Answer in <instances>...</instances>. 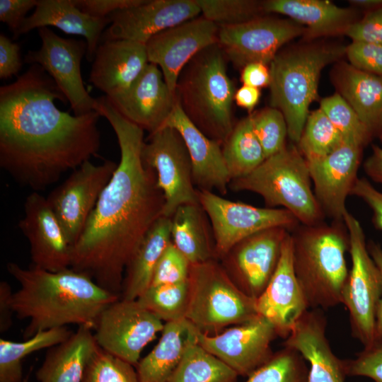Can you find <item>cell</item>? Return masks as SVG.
<instances>
[{
    "mask_svg": "<svg viewBox=\"0 0 382 382\" xmlns=\"http://www.w3.org/2000/svg\"><path fill=\"white\" fill-rule=\"evenodd\" d=\"M93 110L107 119L120 159L71 248V268L120 297L125 268L156 221L165 199L155 171L141 158L144 129L126 119L105 96Z\"/></svg>",
    "mask_w": 382,
    "mask_h": 382,
    "instance_id": "cell-1",
    "label": "cell"
},
{
    "mask_svg": "<svg viewBox=\"0 0 382 382\" xmlns=\"http://www.w3.org/2000/svg\"><path fill=\"white\" fill-rule=\"evenodd\" d=\"M55 100L68 102L38 64L0 88V166L33 192L90 161L100 146V115H71Z\"/></svg>",
    "mask_w": 382,
    "mask_h": 382,
    "instance_id": "cell-2",
    "label": "cell"
},
{
    "mask_svg": "<svg viewBox=\"0 0 382 382\" xmlns=\"http://www.w3.org/2000/svg\"><path fill=\"white\" fill-rule=\"evenodd\" d=\"M6 269L20 285L12 296L14 313L29 320L24 339L69 324L93 330L103 311L120 298L71 267L50 272L8 262Z\"/></svg>",
    "mask_w": 382,
    "mask_h": 382,
    "instance_id": "cell-3",
    "label": "cell"
},
{
    "mask_svg": "<svg viewBox=\"0 0 382 382\" xmlns=\"http://www.w3.org/2000/svg\"><path fill=\"white\" fill-rule=\"evenodd\" d=\"M290 233L294 272L309 308L327 309L342 303L349 248L344 222L299 224Z\"/></svg>",
    "mask_w": 382,
    "mask_h": 382,
    "instance_id": "cell-4",
    "label": "cell"
},
{
    "mask_svg": "<svg viewBox=\"0 0 382 382\" xmlns=\"http://www.w3.org/2000/svg\"><path fill=\"white\" fill-rule=\"evenodd\" d=\"M226 57L218 43L194 57L181 71L175 96L186 116L221 145L231 134L236 88L227 74Z\"/></svg>",
    "mask_w": 382,
    "mask_h": 382,
    "instance_id": "cell-5",
    "label": "cell"
},
{
    "mask_svg": "<svg viewBox=\"0 0 382 382\" xmlns=\"http://www.w3.org/2000/svg\"><path fill=\"white\" fill-rule=\"evenodd\" d=\"M345 53L343 45L311 42L279 51L270 63V107L282 112L294 142L299 141L309 106L318 97L321 71Z\"/></svg>",
    "mask_w": 382,
    "mask_h": 382,
    "instance_id": "cell-6",
    "label": "cell"
},
{
    "mask_svg": "<svg viewBox=\"0 0 382 382\" xmlns=\"http://www.w3.org/2000/svg\"><path fill=\"white\" fill-rule=\"evenodd\" d=\"M308 164L297 146L286 145L250 174L231 180L228 189L259 195L267 207L282 208L303 225L324 221L325 214L312 189Z\"/></svg>",
    "mask_w": 382,
    "mask_h": 382,
    "instance_id": "cell-7",
    "label": "cell"
},
{
    "mask_svg": "<svg viewBox=\"0 0 382 382\" xmlns=\"http://www.w3.org/2000/svg\"><path fill=\"white\" fill-rule=\"evenodd\" d=\"M185 318L199 332L216 335L257 316L256 299L240 290L219 260L190 265Z\"/></svg>",
    "mask_w": 382,
    "mask_h": 382,
    "instance_id": "cell-8",
    "label": "cell"
},
{
    "mask_svg": "<svg viewBox=\"0 0 382 382\" xmlns=\"http://www.w3.org/2000/svg\"><path fill=\"white\" fill-rule=\"evenodd\" d=\"M343 222L349 235L352 265L342 303L349 313L352 336L366 347L376 339V313L382 297V276L369 254L359 220L347 210Z\"/></svg>",
    "mask_w": 382,
    "mask_h": 382,
    "instance_id": "cell-9",
    "label": "cell"
},
{
    "mask_svg": "<svg viewBox=\"0 0 382 382\" xmlns=\"http://www.w3.org/2000/svg\"><path fill=\"white\" fill-rule=\"evenodd\" d=\"M141 158L155 171L158 186L163 193V216L170 218L181 205L199 203L190 157L175 129L163 126L149 134L142 146Z\"/></svg>",
    "mask_w": 382,
    "mask_h": 382,
    "instance_id": "cell-10",
    "label": "cell"
},
{
    "mask_svg": "<svg viewBox=\"0 0 382 382\" xmlns=\"http://www.w3.org/2000/svg\"><path fill=\"white\" fill-rule=\"evenodd\" d=\"M198 197L212 227L218 260L236 243L255 233L273 227H284L291 232L301 224L285 209L257 207L207 190H198Z\"/></svg>",
    "mask_w": 382,
    "mask_h": 382,
    "instance_id": "cell-11",
    "label": "cell"
},
{
    "mask_svg": "<svg viewBox=\"0 0 382 382\" xmlns=\"http://www.w3.org/2000/svg\"><path fill=\"white\" fill-rule=\"evenodd\" d=\"M164 323L137 300L120 298L103 311L94 336L100 348L136 366L144 348L161 332Z\"/></svg>",
    "mask_w": 382,
    "mask_h": 382,
    "instance_id": "cell-12",
    "label": "cell"
},
{
    "mask_svg": "<svg viewBox=\"0 0 382 382\" xmlns=\"http://www.w3.org/2000/svg\"><path fill=\"white\" fill-rule=\"evenodd\" d=\"M117 163L87 161L46 197L71 246L80 237L96 203L110 180Z\"/></svg>",
    "mask_w": 382,
    "mask_h": 382,
    "instance_id": "cell-13",
    "label": "cell"
},
{
    "mask_svg": "<svg viewBox=\"0 0 382 382\" xmlns=\"http://www.w3.org/2000/svg\"><path fill=\"white\" fill-rule=\"evenodd\" d=\"M306 33L304 26L291 19L262 16L239 25L219 26L218 44L226 59L242 69L253 62L270 65L284 44Z\"/></svg>",
    "mask_w": 382,
    "mask_h": 382,
    "instance_id": "cell-14",
    "label": "cell"
},
{
    "mask_svg": "<svg viewBox=\"0 0 382 382\" xmlns=\"http://www.w3.org/2000/svg\"><path fill=\"white\" fill-rule=\"evenodd\" d=\"M38 35L41 46L28 51L25 62L38 64L48 74L70 103L74 115L93 111L95 98L86 91L81 73L86 42L62 37L47 27L38 28Z\"/></svg>",
    "mask_w": 382,
    "mask_h": 382,
    "instance_id": "cell-15",
    "label": "cell"
},
{
    "mask_svg": "<svg viewBox=\"0 0 382 382\" xmlns=\"http://www.w3.org/2000/svg\"><path fill=\"white\" fill-rule=\"evenodd\" d=\"M289 232L284 227L260 231L236 243L219 260L244 294L257 299L264 291L278 265Z\"/></svg>",
    "mask_w": 382,
    "mask_h": 382,
    "instance_id": "cell-16",
    "label": "cell"
},
{
    "mask_svg": "<svg viewBox=\"0 0 382 382\" xmlns=\"http://www.w3.org/2000/svg\"><path fill=\"white\" fill-rule=\"evenodd\" d=\"M277 336L274 325L259 315L216 335L198 331L197 341L239 376L248 377L272 357L271 344Z\"/></svg>",
    "mask_w": 382,
    "mask_h": 382,
    "instance_id": "cell-17",
    "label": "cell"
},
{
    "mask_svg": "<svg viewBox=\"0 0 382 382\" xmlns=\"http://www.w3.org/2000/svg\"><path fill=\"white\" fill-rule=\"evenodd\" d=\"M218 33L219 25L202 16L165 30L146 42L149 62L160 67L173 93L183 69L199 52L218 43Z\"/></svg>",
    "mask_w": 382,
    "mask_h": 382,
    "instance_id": "cell-18",
    "label": "cell"
},
{
    "mask_svg": "<svg viewBox=\"0 0 382 382\" xmlns=\"http://www.w3.org/2000/svg\"><path fill=\"white\" fill-rule=\"evenodd\" d=\"M18 226L28 239L32 267L50 272L71 267L72 246L45 197L38 192L27 196Z\"/></svg>",
    "mask_w": 382,
    "mask_h": 382,
    "instance_id": "cell-19",
    "label": "cell"
},
{
    "mask_svg": "<svg viewBox=\"0 0 382 382\" xmlns=\"http://www.w3.org/2000/svg\"><path fill=\"white\" fill-rule=\"evenodd\" d=\"M201 13L195 0H145L110 14L100 42L125 40L146 45L156 34Z\"/></svg>",
    "mask_w": 382,
    "mask_h": 382,
    "instance_id": "cell-20",
    "label": "cell"
},
{
    "mask_svg": "<svg viewBox=\"0 0 382 382\" xmlns=\"http://www.w3.org/2000/svg\"><path fill=\"white\" fill-rule=\"evenodd\" d=\"M363 147L344 142L330 154L307 161L315 196L335 221H343L346 200L357 180Z\"/></svg>",
    "mask_w": 382,
    "mask_h": 382,
    "instance_id": "cell-21",
    "label": "cell"
},
{
    "mask_svg": "<svg viewBox=\"0 0 382 382\" xmlns=\"http://www.w3.org/2000/svg\"><path fill=\"white\" fill-rule=\"evenodd\" d=\"M309 306L294 272L292 243L289 232L283 243L278 265L262 294L256 299L257 313L286 339Z\"/></svg>",
    "mask_w": 382,
    "mask_h": 382,
    "instance_id": "cell-22",
    "label": "cell"
},
{
    "mask_svg": "<svg viewBox=\"0 0 382 382\" xmlns=\"http://www.w3.org/2000/svg\"><path fill=\"white\" fill-rule=\"evenodd\" d=\"M108 98L122 115L149 134L163 126L175 103L160 68L151 63L128 89Z\"/></svg>",
    "mask_w": 382,
    "mask_h": 382,
    "instance_id": "cell-23",
    "label": "cell"
},
{
    "mask_svg": "<svg viewBox=\"0 0 382 382\" xmlns=\"http://www.w3.org/2000/svg\"><path fill=\"white\" fill-rule=\"evenodd\" d=\"M163 126L175 129L182 136L190 157L196 188L212 192L216 190L220 195H226L231 180L222 145L208 137L190 121L176 96L173 110Z\"/></svg>",
    "mask_w": 382,
    "mask_h": 382,
    "instance_id": "cell-24",
    "label": "cell"
},
{
    "mask_svg": "<svg viewBox=\"0 0 382 382\" xmlns=\"http://www.w3.org/2000/svg\"><path fill=\"white\" fill-rule=\"evenodd\" d=\"M321 309L308 310L285 339L284 346L299 352L308 362L307 382H345L344 360L332 351Z\"/></svg>",
    "mask_w": 382,
    "mask_h": 382,
    "instance_id": "cell-25",
    "label": "cell"
},
{
    "mask_svg": "<svg viewBox=\"0 0 382 382\" xmlns=\"http://www.w3.org/2000/svg\"><path fill=\"white\" fill-rule=\"evenodd\" d=\"M149 63L144 44L125 40L101 42L89 82L105 96L112 98L128 89Z\"/></svg>",
    "mask_w": 382,
    "mask_h": 382,
    "instance_id": "cell-26",
    "label": "cell"
},
{
    "mask_svg": "<svg viewBox=\"0 0 382 382\" xmlns=\"http://www.w3.org/2000/svg\"><path fill=\"white\" fill-rule=\"evenodd\" d=\"M110 23L109 17L96 18L83 13L73 0H38L34 12L25 18L13 37L37 28L54 26L66 34L83 37L86 59L93 62L105 28Z\"/></svg>",
    "mask_w": 382,
    "mask_h": 382,
    "instance_id": "cell-27",
    "label": "cell"
},
{
    "mask_svg": "<svg viewBox=\"0 0 382 382\" xmlns=\"http://www.w3.org/2000/svg\"><path fill=\"white\" fill-rule=\"evenodd\" d=\"M265 13L285 15L306 28L305 39L345 34L359 19L357 8H343L324 0L262 1Z\"/></svg>",
    "mask_w": 382,
    "mask_h": 382,
    "instance_id": "cell-28",
    "label": "cell"
},
{
    "mask_svg": "<svg viewBox=\"0 0 382 382\" xmlns=\"http://www.w3.org/2000/svg\"><path fill=\"white\" fill-rule=\"evenodd\" d=\"M333 82L372 137L382 131V76L367 73L347 62L332 70Z\"/></svg>",
    "mask_w": 382,
    "mask_h": 382,
    "instance_id": "cell-29",
    "label": "cell"
},
{
    "mask_svg": "<svg viewBox=\"0 0 382 382\" xmlns=\"http://www.w3.org/2000/svg\"><path fill=\"white\" fill-rule=\"evenodd\" d=\"M93 330L80 326L69 337L48 349L35 374L39 382H82L98 349Z\"/></svg>",
    "mask_w": 382,
    "mask_h": 382,
    "instance_id": "cell-30",
    "label": "cell"
},
{
    "mask_svg": "<svg viewBox=\"0 0 382 382\" xmlns=\"http://www.w3.org/2000/svg\"><path fill=\"white\" fill-rule=\"evenodd\" d=\"M198 331L187 319L165 323L157 345L135 366L139 382H166Z\"/></svg>",
    "mask_w": 382,
    "mask_h": 382,
    "instance_id": "cell-31",
    "label": "cell"
},
{
    "mask_svg": "<svg viewBox=\"0 0 382 382\" xmlns=\"http://www.w3.org/2000/svg\"><path fill=\"white\" fill-rule=\"evenodd\" d=\"M171 242V219L162 216L150 228L128 262L120 299L137 300L149 288L156 265Z\"/></svg>",
    "mask_w": 382,
    "mask_h": 382,
    "instance_id": "cell-32",
    "label": "cell"
},
{
    "mask_svg": "<svg viewBox=\"0 0 382 382\" xmlns=\"http://www.w3.org/2000/svg\"><path fill=\"white\" fill-rule=\"evenodd\" d=\"M171 219V241L191 265L216 260L209 217L199 203L178 207Z\"/></svg>",
    "mask_w": 382,
    "mask_h": 382,
    "instance_id": "cell-33",
    "label": "cell"
},
{
    "mask_svg": "<svg viewBox=\"0 0 382 382\" xmlns=\"http://www.w3.org/2000/svg\"><path fill=\"white\" fill-rule=\"evenodd\" d=\"M222 153L231 180L250 174L265 160L250 114L235 124L222 144Z\"/></svg>",
    "mask_w": 382,
    "mask_h": 382,
    "instance_id": "cell-34",
    "label": "cell"
},
{
    "mask_svg": "<svg viewBox=\"0 0 382 382\" xmlns=\"http://www.w3.org/2000/svg\"><path fill=\"white\" fill-rule=\"evenodd\" d=\"M73 333L66 327L38 332L22 342L0 339V382H23L22 361L28 355L52 347Z\"/></svg>",
    "mask_w": 382,
    "mask_h": 382,
    "instance_id": "cell-35",
    "label": "cell"
},
{
    "mask_svg": "<svg viewBox=\"0 0 382 382\" xmlns=\"http://www.w3.org/2000/svg\"><path fill=\"white\" fill-rule=\"evenodd\" d=\"M238 376L203 348L197 336L189 343L180 362L166 382H238Z\"/></svg>",
    "mask_w": 382,
    "mask_h": 382,
    "instance_id": "cell-36",
    "label": "cell"
},
{
    "mask_svg": "<svg viewBox=\"0 0 382 382\" xmlns=\"http://www.w3.org/2000/svg\"><path fill=\"white\" fill-rule=\"evenodd\" d=\"M344 143L340 133L324 112H309L297 147L307 161L323 158Z\"/></svg>",
    "mask_w": 382,
    "mask_h": 382,
    "instance_id": "cell-37",
    "label": "cell"
},
{
    "mask_svg": "<svg viewBox=\"0 0 382 382\" xmlns=\"http://www.w3.org/2000/svg\"><path fill=\"white\" fill-rule=\"evenodd\" d=\"M187 281L178 284L151 286L137 300L163 323L186 319Z\"/></svg>",
    "mask_w": 382,
    "mask_h": 382,
    "instance_id": "cell-38",
    "label": "cell"
},
{
    "mask_svg": "<svg viewBox=\"0 0 382 382\" xmlns=\"http://www.w3.org/2000/svg\"><path fill=\"white\" fill-rule=\"evenodd\" d=\"M306 361L296 349L284 346L247 377L245 382H307Z\"/></svg>",
    "mask_w": 382,
    "mask_h": 382,
    "instance_id": "cell-39",
    "label": "cell"
},
{
    "mask_svg": "<svg viewBox=\"0 0 382 382\" xmlns=\"http://www.w3.org/2000/svg\"><path fill=\"white\" fill-rule=\"evenodd\" d=\"M319 108L340 133L344 142L364 147L373 138L356 112L340 93L323 98Z\"/></svg>",
    "mask_w": 382,
    "mask_h": 382,
    "instance_id": "cell-40",
    "label": "cell"
},
{
    "mask_svg": "<svg viewBox=\"0 0 382 382\" xmlns=\"http://www.w3.org/2000/svg\"><path fill=\"white\" fill-rule=\"evenodd\" d=\"M202 16L219 26L242 24L264 16L262 1L195 0Z\"/></svg>",
    "mask_w": 382,
    "mask_h": 382,
    "instance_id": "cell-41",
    "label": "cell"
},
{
    "mask_svg": "<svg viewBox=\"0 0 382 382\" xmlns=\"http://www.w3.org/2000/svg\"><path fill=\"white\" fill-rule=\"evenodd\" d=\"M253 127L266 158L280 151L286 145L287 125L282 112L269 107L250 113Z\"/></svg>",
    "mask_w": 382,
    "mask_h": 382,
    "instance_id": "cell-42",
    "label": "cell"
},
{
    "mask_svg": "<svg viewBox=\"0 0 382 382\" xmlns=\"http://www.w3.org/2000/svg\"><path fill=\"white\" fill-rule=\"evenodd\" d=\"M82 382H139L136 368L98 347Z\"/></svg>",
    "mask_w": 382,
    "mask_h": 382,
    "instance_id": "cell-43",
    "label": "cell"
},
{
    "mask_svg": "<svg viewBox=\"0 0 382 382\" xmlns=\"http://www.w3.org/2000/svg\"><path fill=\"white\" fill-rule=\"evenodd\" d=\"M190 265L186 257L171 242L156 265L151 286L187 281Z\"/></svg>",
    "mask_w": 382,
    "mask_h": 382,
    "instance_id": "cell-44",
    "label": "cell"
},
{
    "mask_svg": "<svg viewBox=\"0 0 382 382\" xmlns=\"http://www.w3.org/2000/svg\"><path fill=\"white\" fill-rule=\"evenodd\" d=\"M347 376L368 377L382 382V337L357 354L354 359L344 360Z\"/></svg>",
    "mask_w": 382,
    "mask_h": 382,
    "instance_id": "cell-45",
    "label": "cell"
},
{
    "mask_svg": "<svg viewBox=\"0 0 382 382\" xmlns=\"http://www.w3.org/2000/svg\"><path fill=\"white\" fill-rule=\"evenodd\" d=\"M345 54L354 68L382 76V45L352 42L346 47Z\"/></svg>",
    "mask_w": 382,
    "mask_h": 382,
    "instance_id": "cell-46",
    "label": "cell"
},
{
    "mask_svg": "<svg viewBox=\"0 0 382 382\" xmlns=\"http://www.w3.org/2000/svg\"><path fill=\"white\" fill-rule=\"evenodd\" d=\"M352 42L382 45V8L365 13L345 32Z\"/></svg>",
    "mask_w": 382,
    "mask_h": 382,
    "instance_id": "cell-47",
    "label": "cell"
},
{
    "mask_svg": "<svg viewBox=\"0 0 382 382\" xmlns=\"http://www.w3.org/2000/svg\"><path fill=\"white\" fill-rule=\"evenodd\" d=\"M83 13L96 18H106L112 13L143 4L145 0H73Z\"/></svg>",
    "mask_w": 382,
    "mask_h": 382,
    "instance_id": "cell-48",
    "label": "cell"
},
{
    "mask_svg": "<svg viewBox=\"0 0 382 382\" xmlns=\"http://www.w3.org/2000/svg\"><path fill=\"white\" fill-rule=\"evenodd\" d=\"M38 0H0V21L7 25L13 36L16 35L25 15L35 8Z\"/></svg>",
    "mask_w": 382,
    "mask_h": 382,
    "instance_id": "cell-49",
    "label": "cell"
},
{
    "mask_svg": "<svg viewBox=\"0 0 382 382\" xmlns=\"http://www.w3.org/2000/svg\"><path fill=\"white\" fill-rule=\"evenodd\" d=\"M361 199L371 209L373 223L382 231V192L364 178H358L351 195Z\"/></svg>",
    "mask_w": 382,
    "mask_h": 382,
    "instance_id": "cell-50",
    "label": "cell"
},
{
    "mask_svg": "<svg viewBox=\"0 0 382 382\" xmlns=\"http://www.w3.org/2000/svg\"><path fill=\"white\" fill-rule=\"evenodd\" d=\"M22 67L20 47L6 35H0V79L16 75Z\"/></svg>",
    "mask_w": 382,
    "mask_h": 382,
    "instance_id": "cell-51",
    "label": "cell"
},
{
    "mask_svg": "<svg viewBox=\"0 0 382 382\" xmlns=\"http://www.w3.org/2000/svg\"><path fill=\"white\" fill-rule=\"evenodd\" d=\"M241 81L243 85L259 89L270 86L271 81L270 66L260 62L248 64L241 69Z\"/></svg>",
    "mask_w": 382,
    "mask_h": 382,
    "instance_id": "cell-52",
    "label": "cell"
},
{
    "mask_svg": "<svg viewBox=\"0 0 382 382\" xmlns=\"http://www.w3.org/2000/svg\"><path fill=\"white\" fill-rule=\"evenodd\" d=\"M13 292L10 284L5 282H0V332L4 333L12 325V315L14 313L12 306Z\"/></svg>",
    "mask_w": 382,
    "mask_h": 382,
    "instance_id": "cell-53",
    "label": "cell"
},
{
    "mask_svg": "<svg viewBox=\"0 0 382 382\" xmlns=\"http://www.w3.org/2000/svg\"><path fill=\"white\" fill-rule=\"evenodd\" d=\"M261 96L260 89L247 85H243L236 89L234 101L236 105L250 113L258 103Z\"/></svg>",
    "mask_w": 382,
    "mask_h": 382,
    "instance_id": "cell-54",
    "label": "cell"
},
{
    "mask_svg": "<svg viewBox=\"0 0 382 382\" xmlns=\"http://www.w3.org/2000/svg\"><path fill=\"white\" fill-rule=\"evenodd\" d=\"M364 170L374 182L382 183V148L372 146V153L364 161Z\"/></svg>",
    "mask_w": 382,
    "mask_h": 382,
    "instance_id": "cell-55",
    "label": "cell"
},
{
    "mask_svg": "<svg viewBox=\"0 0 382 382\" xmlns=\"http://www.w3.org/2000/svg\"><path fill=\"white\" fill-rule=\"evenodd\" d=\"M368 250L374 261L378 267L382 276V248L381 246L373 241L367 244ZM382 337V297L380 300L376 321V339Z\"/></svg>",
    "mask_w": 382,
    "mask_h": 382,
    "instance_id": "cell-56",
    "label": "cell"
},
{
    "mask_svg": "<svg viewBox=\"0 0 382 382\" xmlns=\"http://www.w3.org/2000/svg\"><path fill=\"white\" fill-rule=\"evenodd\" d=\"M349 3L364 13L382 8V0H351Z\"/></svg>",
    "mask_w": 382,
    "mask_h": 382,
    "instance_id": "cell-57",
    "label": "cell"
},
{
    "mask_svg": "<svg viewBox=\"0 0 382 382\" xmlns=\"http://www.w3.org/2000/svg\"><path fill=\"white\" fill-rule=\"evenodd\" d=\"M378 137H379L381 141L382 142V131H381V132L380 133V134L378 135Z\"/></svg>",
    "mask_w": 382,
    "mask_h": 382,
    "instance_id": "cell-58",
    "label": "cell"
},
{
    "mask_svg": "<svg viewBox=\"0 0 382 382\" xmlns=\"http://www.w3.org/2000/svg\"><path fill=\"white\" fill-rule=\"evenodd\" d=\"M28 376H27L26 378L23 379V382H28Z\"/></svg>",
    "mask_w": 382,
    "mask_h": 382,
    "instance_id": "cell-59",
    "label": "cell"
}]
</instances>
